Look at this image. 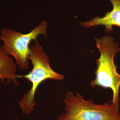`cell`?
<instances>
[{
    "mask_svg": "<svg viewBox=\"0 0 120 120\" xmlns=\"http://www.w3.org/2000/svg\"><path fill=\"white\" fill-rule=\"evenodd\" d=\"M95 40L100 56L96 60L97 67L94 72L95 78L90 85L93 88L97 86L111 90L112 102L119 106L120 74L114 63L115 56L120 52L119 44L116 42L114 38L108 35L100 39L95 38Z\"/></svg>",
    "mask_w": 120,
    "mask_h": 120,
    "instance_id": "obj_1",
    "label": "cell"
},
{
    "mask_svg": "<svg viewBox=\"0 0 120 120\" xmlns=\"http://www.w3.org/2000/svg\"><path fill=\"white\" fill-rule=\"evenodd\" d=\"M30 47L29 60L33 65L30 73L24 75H17V77L25 78L32 84L30 90L25 94L19 102L22 112L29 115L34 109L36 105L34 97L39 86L45 81L49 79L61 81L64 79L63 75L56 73L50 66L49 59L43 48L37 41Z\"/></svg>",
    "mask_w": 120,
    "mask_h": 120,
    "instance_id": "obj_2",
    "label": "cell"
},
{
    "mask_svg": "<svg viewBox=\"0 0 120 120\" xmlns=\"http://www.w3.org/2000/svg\"><path fill=\"white\" fill-rule=\"evenodd\" d=\"M64 102L65 112L57 120H120L119 106L112 102L96 104L92 100H86L81 95L74 96L69 91Z\"/></svg>",
    "mask_w": 120,
    "mask_h": 120,
    "instance_id": "obj_3",
    "label": "cell"
},
{
    "mask_svg": "<svg viewBox=\"0 0 120 120\" xmlns=\"http://www.w3.org/2000/svg\"><path fill=\"white\" fill-rule=\"evenodd\" d=\"M47 23L45 21L27 34H22L8 28H4L0 31V40L3 41L2 47L9 56H13L16 62L21 70H28L30 68L29 55L30 53V44L40 35L47 36Z\"/></svg>",
    "mask_w": 120,
    "mask_h": 120,
    "instance_id": "obj_4",
    "label": "cell"
},
{
    "mask_svg": "<svg viewBox=\"0 0 120 120\" xmlns=\"http://www.w3.org/2000/svg\"><path fill=\"white\" fill-rule=\"evenodd\" d=\"M109 0L112 5L111 11L105 13L103 17H97L90 21L81 22L82 26L85 28L104 26L105 31L108 33L112 32L113 26L120 27V0Z\"/></svg>",
    "mask_w": 120,
    "mask_h": 120,
    "instance_id": "obj_5",
    "label": "cell"
},
{
    "mask_svg": "<svg viewBox=\"0 0 120 120\" xmlns=\"http://www.w3.org/2000/svg\"><path fill=\"white\" fill-rule=\"evenodd\" d=\"M17 64L13 58L10 57L4 51L2 46L0 45V80L3 82L5 80L13 82L16 86H18L16 74Z\"/></svg>",
    "mask_w": 120,
    "mask_h": 120,
    "instance_id": "obj_6",
    "label": "cell"
}]
</instances>
